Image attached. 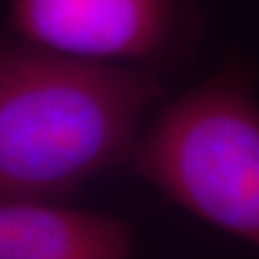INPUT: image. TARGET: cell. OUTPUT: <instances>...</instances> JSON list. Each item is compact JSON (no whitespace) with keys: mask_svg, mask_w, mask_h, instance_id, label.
Returning <instances> with one entry per match:
<instances>
[{"mask_svg":"<svg viewBox=\"0 0 259 259\" xmlns=\"http://www.w3.org/2000/svg\"><path fill=\"white\" fill-rule=\"evenodd\" d=\"M161 87L144 67L10 38L0 52V194L52 200L133 156Z\"/></svg>","mask_w":259,"mask_h":259,"instance_id":"1","label":"cell"},{"mask_svg":"<svg viewBox=\"0 0 259 259\" xmlns=\"http://www.w3.org/2000/svg\"><path fill=\"white\" fill-rule=\"evenodd\" d=\"M131 159L171 202L259 250V102L240 75L167 104Z\"/></svg>","mask_w":259,"mask_h":259,"instance_id":"2","label":"cell"},{"mask_svg":"<svg viewBox=\"0 0 259 259\" xmlns=\"http://www.w3.org/2000/svg\"><path fill=\"white\" fill-rule=\"evenodd\" d=\"M175 0H12V37L64 54L135 64L169 35Z\"/></svg>","mask_w":259,"mask_h":259,"instance_id":"3","label":"cell"},{"mask_svg":"<svg viewBox=\"0 0 259 259\" xmlns=\"http://www.w3.org/2000/svg\"><path fill=\"white\" fill-rule=\"evenodd\" d=\"M133 232L119 217L50 204L2 200L0 259H131Z\"/></svg>","mask_w":259,"mask_h":259,"instance_id":"4","label":"cell"}]
</instances>
